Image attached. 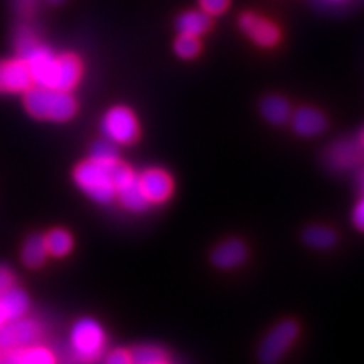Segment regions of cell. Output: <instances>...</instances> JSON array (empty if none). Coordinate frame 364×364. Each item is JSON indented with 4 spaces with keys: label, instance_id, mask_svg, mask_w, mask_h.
<instances>
[{
    "label": "cell",
    "instance_id": "obj_1",
    "mask_svg": "<svg viewBox=\"0 0 364 364\" xmlns=\"http://www.w3.org/2000/svg\"><path fill=\"white\" fill-rule=\"evenodd\" d=\"M24 93L26 110L39 120L61 124L71 120L78 112V103L70 91L38 86V88H29Z\"/></svg>",
    "mask_w": 364,
    "mask_h": 364
},
{
    "label": "cell",
    "instance_id": "obj_2",
    "mask_svg": "<svg viewBox=\"0 0 364 364\" xmlns=\"http://www.w3.org/2000/svg\"><path fill=\"white\" fill-rule=\"evenodd\" d=\"M73 177H75L76 186L95 203L108 204L115 199V186H113L108 167L100 166L88 159L76 167Z\"/></svg>",
    "mask_w": 364,
    "mask_h": 364
},
{
    "label": "cell",
    "instance_id": "obj_3",
    "mask_svg": "<svg viewBox=\"0 0 364 364\" xmlns=\"http://www.w3.org/2000/svg\"><path fill=\"white\" fill-rule=\"evenodd\" d=\"M105 344H107V336L102 324L95 318H80L71 329V346L81 361H97L102 356Z\"/></svg>",
    "mask_w": 364,
    "mask_h": 364
},
{
    "label": "cell",
    "instance_id": "obj_4",
    "mask_svg": "<svg viewBox=\"0 0 364 364\" xmlns=\"http://www.w3.org/2000/svg\"><path fill=\"white\" fill-rule=\"evenodd\" d=\"M102 132L115 145H130L139 139L140 127L130 108L113 107L102 118Z\"/></svg>",
    "mask_w": 364,
    "mask_h": 364
},
{
    "label": "cell",
    "instance_id": "obj_5",
    "mask_svg": "<svg viewBox=\"0 0 364 364\" xmlns=\"http://www.w3.org/2000/svg\"><path fill=\"white\" fill-rule=\"evenodd\" d=\"M299 324L292 318H287L277 324L262 341L258 349V359L262 364H277L289 353L299 338Z\"/></svg>",
    "mask_w": 364,
    "mask_h": 364
},
{
    "label": "cell",
    "instance_id": "obj_6",
    "mask_svg": "<svg viewBox=\"0 0 364 364\" xmlns=\"http://www.w3.org/2000/svg\"><path fill=\"white\" fill-rule=\"evenodd\" d=\"M113 186H115V198L120 199L122 206L132 213H142L149 208V201L145 199L142 191L139 188L136 176L127 164L118 161L110 167Z\"/></svg>",
    "mask_w": 364,
    "mask_h": 364
},
{
    "label": "cell",
    "instance_id": "obj_7",
    "mask_svg": "<svg viewBox=\"0 0 364 364\" xmlns=\"http://www.w3.org/2000/svg\"><path fill=\"white\" fill-rule=\"evenodd\" d=\"M41 327L33 318H14L0 327V349L14 351L17 348L31 346L39 338Z\"/></svg>",
    "mask_w": 364,
    "mask_h": 364
},
{
    "label": "cell",
    "instance_id": "obj_8",
    "mask_svg": "<svg viewBox=\"0 0 364 364\" xmlns=\"http://www.w3.org/2000/svg\"><path fill=\"white\" fill-rule=\"evenodd\" d=\"M364 159V152L359 147L356 139H343L331 144L324 154V162L329 169L336 172L351 171L359 166Z\"/></svg>",
    "mask_w": 364,
    "mask_h": 364
},
{
    "label": "cell",
    "instance_id": "obj_9",
    "mask_svg": "<svg viewBox=\"0 0 364 364\" xmlns=\"http://www.w3.org/2000/svg\"><path fill=\"white\" fill-rule=\"evenodd\" d=\"M139 188L150 204H162L172 196L174 191V182L172 177L166 171L152 167V169L144 171L142 174L136 176Z\"/></svg>",
    "mask_w": 364,
    "mask_h": 364
},
{
    "label": "cell",
    "instance_id": "obj_10",
    "mask_svg": "<svg viewBox=\"0 0 364 364\" xmlns=\"http://www.w3.org/2000/svg\"><path fill=\"white\" fill-rule=\"evenodd\" d=\"M240 27L255 44L262 46V48H272L279 43L280 31L273 22L265 17L258 16V14L247 12L240 17Z\"/></svg>",
    "mask_w": 364,
    "mask_h": 364
},
{
    "label": "cell",
    "instance_id": "obj_11",
    "mask_svg": "<svg viewBox=\"0 0 364 364\" xmlns=\"http://www.w3.org/2000/svg\"><path fill=\"white\" fill-rule=\"evenodd\" d=\"M33 86V78L22 59L0 63V91L6 93H24Z\"/></svg>",
    "mask_w": 364,
    "mask_h": 364
},
{
    "label": "cell",
    "instance_id": "obj_12",
    "mask_svg": "<svg viewBox=\"0 0 364 364\" xmlns=\"http://www.w3.org/2000/svg\"><path fill=\"white\" fill-rule=\"evenodd\" d=\"M81 61L73 54H61L56 56V65H54L53 78L49 88L61 90V91H71L78 85L81 78Z\"/></svg>",
    "mask_w": 364,
    "mask_h": 364
},
{
    "label": "cell",
    "instance_id": "obj_13",
    "mask_svg": "<svg viewBox=\"0 0 364 364\" xmlns=\"http://www.w3.org/2000/svg\"><path fill=\"white\" fill-rule=\"evenodd\" d=\"M290 125L292 130L300 136H317L324 134L327 129V118L322 112L314 107H302L292 112L290 115Z\"/></svg>",
    "mask_w": 364,
    "mask_h": 364
},
{
    "label": "cell",
    "instance_id": "obj_14",
    "mask_svg": "<svg viewBox=\"0 0 364 364\" xmlns=\"http://www.w3.org/2000/svg\"><path fill=\"white\" fill-rule=\"evenodd\" d=\"M248 250L247 245L238 238L225 240L223 243L213 250L211 262L213 265L221 268V270H233L247 262Z\"/></svg>",
    "mask_w": 364,
    "mask_h": 364
},
{
    "label": "cell",
    "instance_id": "obj_15",
    "mask_svg": "<svg viewBox=\"0 0 364 364\" xmlns=\"http://www.w3.org/2000/svg\"><path fill=\"white\" fill-rule=\"evenodd\" d=\"M260 113L268 124L272 125H284L290 120L292 115V107L284 97L279 95H268L262 100Z\"/></svg>",
    "mask_w": 364,
    "mask_h": 364
},
{
    "label": "cell",
    "instance_id": "obj_16",
    "mask_svg": "<svg viewBox=\"0 0 364 364\" xmlns=\"http://www.w3.org/2000/svg\"><path fill=\"white\" fill-rule=\"evenodd\" d=\"M176 27L177 31H179V34H188L194 36V38H199V36H203L209 27H211V17H209V14L204 11L184 12L182 16H179V19H177Z\"/></svg>",
    "mask_w": 364,
    "mask_h": 364
},
{
    "label": "cell",
    "instance_id": "obj_17",
    "mask_svg": "<svg viewBox=\"0 0 364 364\" xmlns=\"http://www.w3.org/2000/svg\"><path fill=\"white\" fill-rule=\"evenodd\" d=\"M0 304H2L4 312H6L9 321L22 317L27 312V309H29V299H27V294L24 290L17 289V287H11L7 292L0 295Z\"/></svg>",
    "mask_w": 364,
    "mask_h": 364
},
{
    "label": "cell",
    "instance_id": "obj_18",
    "mask_svg": "<svg viewBox=\"0 0 364 364\" xmlns=\"http://www.w3.org/2000/svg\"><path fill=\"white\" fill-rule=\"evenodd\" d=\"M46 258H48V250L44 245V236H29L22 247V263L29 268H39L44 265Z\"/></svg>",
    "mask_w": 364,
    "mask_h": 364
},
{
    "label": "cell",
    "instance_id": "obj_19",
    "mask_svg": "<svg viewBox=\"0 0 364 364\" xmlns=\"http://www.w3.org/2000/svg\"><path fill=\"white\" fill-rule=\"evenodd\" d=\"M304 241L311 248L316 250H329L336 245L338 236L327 226H309L304 231Z\"/></svg>",
    "mask_w": 364,
    "mask_h": 364
},
{
    "label": "cell",
    "instance_id": "obj_20",
    "mask_svg": "<svg viewBox=\"0 0 364 364\" xmlns=\"http://www.w3.org/2000/svg\"><path fill=\"white\" fill-rule=\"evenodd\" d=\"M44 245L46 250H48V255L61 258L71 252L73 238L65 230H53L44 236Z\"/></svg>",
    "mask_w": 364,
    "mask_h": 364
},
{
    "label": "cell",
    "instance_id": "obj_21",
    "mask_svg": "<svg viewBox=\"0 0 364 364\" xmlns=\"http://www.w3.org/2000/svg\"><path fill=\"white\" fill-rule=\"evenodd\" d=\"M90 161L97 162L100 166H105L110 169L113 164L120 161L117 145L110 142V140H98V142L93 144V147L90 150Z\"/></svg>",
    "mask_w": 364,
    "mask_h": 364
},
{
    "label": "cell",
    "instance_id": "obj_22",
    "mask_svg": "<svg viewBox=\"0 0 364 364\" xmlns=\"http://www.w3.org/2000/svg\"><path fill=\"white\" fill-rule=\"evenodd\" d=\"M132 364H159L166 363V351L154 344H140L130 351Z\"/></svg>",
    "mask_w": 364,
    "mask_h": 364
},
{
    "label": "cell",
    "instance_id": "obj_23",
    "mask_svg": "<svg viewBox=\"0 0 364 364\" xmlns=\"http://www.w3.org/2000/svg\"><path fill=\"white\" fill-rule=\"evenodd\" d=\"M19 364H56L54 354L41 346H27L24 349H14Z\"/></svg>",
    "mask_w": 364,
    "mask_h": 364
},
{
    "label": "cell",
    "instance_id": "obj_24",
    "mask_svg": "<svg viewBox=\"0 0 364 364\" xmlns=\"http://www.w3.org/2000/svg\"><path fill=\"white\" fill-rule=\"evenodd\" d=\"M176 54L182 59H193L201 51V43H199L198 38L188 34H179L176 44H174Z\"/></svg>",
    "mask_w": 364,
    "mask_h": 364
},
{
    "label": "cell",
    "instance_id": "obj_25",
    "mask_svg": "<svg viewBox=\"0 0 364 364\" xmlns=\"http://www.w3.org/2000/svg\"><path fill=\"white\" fill-rule=\"evenodd\" d=\"M12 7L19 16L31 17L38 11L39 0H12Z\"/></svg>",
    "mask_w": 364,
    "mask_h": 364
},
{
    "label": "cell",
    "instance_id": "obj_26",
    "mask_svg": "<svg viewBox=\"0 0 364 364\" xmlns=\"http://www.w3.org/2000/svg\"><path fill=\"white\" fill-rule=\"evenodd\" d=\"M201 4V9L209 16H218V14H223L230 6V0H199Z\"/></svg>",
    "mask_w": 364,
    "mask_h": 364
},
{
    "label": "cell",
    "instance_id": "obj_27",
    "mask_svg": "<svg viewBox=\"0 0 364 364\" xmlns=\"http://www.w3.org/2000/svg\"><path fill=\"white\" fill-rule=\"evenodd\" d=\"M105 364H132L130 351H125V349H115V351L108 354Z\"/></svg>",
    "mask_w": 364,
    "mask_h": 364
},
{
    "label": "cell",
    "instance_id": "obj_28",
    "mask_svg": "<svg viewBox=\"0 0 364 364\" xmlns=\"http://www.w3.org/2000/svg\"><path fill=\"white\" fill-rule=\"evenodd\" d=\"M14 282H16V279H14L12 272L7 267L0 265V295L14 287Z\"/></svg>",
    "mask_w": 364,
    "mask_h": 364
},
{
    "label": "cell",
    "instance_id": "obj_29",
    "mask_svg": "<svg viewBox=\"0 0 364 364\" xmlns=\"http://www.w3.org/2000/svg\"><path fill=\"white\" fill-rule=\"evenodd\" d=\"M353 223L359 231H364V196L353 211Z\"/></svg>",
    "mask_w": 364,
    "mask_h": 364
},
{
    "label": "cell",
    "instance_id": "obj_30",
    "mask_svg": "<svg viewBox=\"0 0 364 364\" xmlns=\"http://www.w3.org/2000/svg\"><path fill=\"white\" fill-rule=\"evenodd\" d=\"M0 364H19V361H17V356H16V351H7V356L2 358Z\"/></svg>",
    "mask_w": 364,
    "mask_h": 364
},
{
    "label": "cell",
    "instance_id": "obj_31",
    "mask_svg": "<svg viewBox=\"0 0 364 364\" xmlns=\"http://www.w3.org/2000/svg\"><path fill=\"white\" fill-rule=\"evenodd\" d=\"M358 186H359V189H361L363 194H364V166L358 172Z\"/></svg>",
    "mask_w": 364,
    "mask_h": 364
},
{
    "label": "cell",
    "instance_id": "obj_32",
    "mask_svg": "<svg viewBox=\"0 0 364 364\" xmlns=\"http://www.w3.org/2000/svg\"><path fill=\"white\" fill-rule=\"evenodd\" d=\"M356 142H358V145H359V147H361V150L364 152V127H363L361 130H359V134L356 136Z\"/></svg>",
    "mask_w": 364,
    "mask_h": 364
},
{
    "label": "cell",
    "instance_id": "obj_33",
    "mask_svg": "<svg viewBox=\"0 0 364 364\" xmlns=\"http://www.w3.org/2000/svg\"><path fill=\"white\" fill-rule=\"evenodd\" d=\"M7 321H9V318H7V316H6V312H4L2 304H0V327H2L4 324H6Z\"/></svg>",
    "mask_w": 364,
    "mask_h": 364
},
{
    "label": "cell",
    "instance_id": "obj_34",
    "mask_svg": "<svg viewBox=\"0 0 364 364\" xmlns=\"http://www.w3.org/2000/svg\"><path fill=\"white\" fill-rule=\"evenodd\" d=\"M48 2H49V4H61L63 0H48Z\"/></svg>",
    "mask_w": 364,
    "mask_h": 364
},
{
    "label": "cell",
    "instance_id": "obj_35",
    "mask_svg": "<svg viewBox=\"0 0 364 364\" xmlns=\"http://www.w3.org/2000/svg\"><path fill=\"white\" fill-rule=\"evenodd\" d=\"M0 361H2V354H0Z\"/></svg>",
    "mask_w": 364,
    "mask_h": 364
},
{
    "label": "cell",
    "instance_id": "obj_36",
    "mask_svg": "<svg viewBox=\"0 0 364 364\" xmlns=\"http://www.w3.org/2000/svg\"><path fill=\"white\" fill-rule=\"evenodd\" d=\"M159 364H167V363H159Z\"/></svg>",
    "mask_w": 364,
    "mask_h": 364
}]
</instances>
